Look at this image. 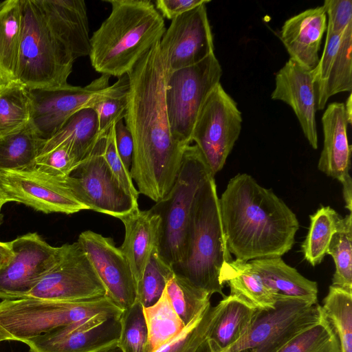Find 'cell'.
<instances>
[{
    "mask_svg": "<svg viewBox=\"0 0 352 352\" xmlns=\"http://www.w3.org/2000/svg\"><path fill=\"white\" fill-rule=\"evenodd\" d=\"M129 80L124 118L133 142L130 175L139 194L155 203L171 189L188 146L170 131L165 102L166 64L160 41L126 74Z\"/></svg>",
    "mask_w": 352,
    "mask_h": 352,
    "instance_id": "1",
    "label": "cell"
},
{
    "mask_svg": "<svg viewBox=\"0 0 352 352\" xmlns=\"http://www.w3.org/2000/svg\"><path fill=\"white\" fill-rule=\"evenodd\" d=\"M219 204L227 245L236 259L281 257L292 248L299 228L296 215L251 175L233 177Z\"/></svg>",
    "mask_w": 352,
    "mask_h": 352,
    "instance_id": "2",
    "label": "cell"
},
{
    "mask_svg": "<svg viewBox=\"0 0 352 352\" xmlns=\"http://www.w3.org/2000/svg\"><path fill=\"white\" fill-rule=\"evenodd\" d=\"M111 10L90 38L94 69L118 78L126 74L166 32L163 16L150 0H107Z\"/></svg>",
    "mask_w": 352,
    "mask_h": 352,
    "instance_id": "3",
    "label": "cell"
},
{
    "mask_svg": "<svg viewBox=\"0 0 352 352\" xmlns=\"http://www.w3.org/2000/svg\"><path fill=\"white\" fill-rule=\"evenodd\" d=\"M232 260L225 237L214 177L199 189L191 208L186 251L184 258L172 265L174 274L210 296L223 297L219 274L224 263Z\"/></svg>",
    "mask_w": 352,
    "mask_h": 352,
    "instance_id": "4",
    "label": "cell"
},
{
    "mask_svg": "<svg viewBox=\"0 0 352 352\" xmlns=\"http://www.w3.org/2000/svg\"><path fill=\"white\" fill-rule=\"evenodd\" d=\"M123 311L107 296L80 301L35 298L0 302V342H25L34 337L94 318L120 317Z\"/></svg>",
    "mask_w": 352,
    "mask_h": 352,
    "instance_id": "5",
    "label": "cell"
},
{
    "mask_svg": "<svg viewBox=\"0 0 352 352\" xmlns=\"http://www.w3.org/2000/svg\"><path fill=\"white\" fill-rule=\"evenodd\" d=\"M22 30L15 80L28 89L68 84L75 61L47 25L36 0H21Z\"/></svg>",
    "mask_w": 352,
    "mask_h": 352,
    "instance_id": "6",
    "label": "cell"
},
{
    "mask_svg": "<svg viewBox=\"0 0 352 352\" xmlns=\"http://www.w3.org/2000/svg\"><path fill=\"white\" fill-rule=\"evenodd\" d=\"M211 176L198 147L188 145L171 189L150 208L160 218L158 254L171 267L185 256L192 204L199 189Z\"/></svg>",
    "mask_w": 352,
    "mask_h": 352,
    "instance_id": "7",
    "label": "cell"
},
{
    "mask_svg": "<svg viewBox=\"0 0 352 352\" xmlns=\"http://www.w3.org/2000/svg\"><path fill=\"white\" fill-rule=\"evenodd\" d=\"M222 68L214 53L201 62L167 73L165 102L173 138L185 146L198 113L212 90L220 83Z\"/></svg>",
    "mask_w": 352,
    "mask_h": 352,
    "instance_id": "8",
    "label": "cell"
},
{
    "mask_svg": "<svg viewBox=\"0 0 352 352\" xmlns=\"http://www.w3.org/2000/svg\"><path fill=\"white\" fill-rule=\"evenodd\" d=\"M324 317L318 302L277 296L274 307L257 310L247 333L223 352H278Z\"/></svg>",
    "mask_w": 352,
    "mask_h": 352,
    "instance_id": "9",
    "label": "cell"
},
{
    "mask_svg": "<svg viewBox=\"0 0 352 352\" xmlns=\"http://www.w3.org/2000/svg\"><path fill=\"white\" fill-rule=\"evenodd\" d=\"M107 135L68 176L54 178L88 210L120 219L138 204L123 188L104 158Z\"/></svg>",
    "mask_w": 352,
    "mask_h": 352,
    "instance_id": "10",
    "label": "cell"
},
{
    "mask_svg": "<svg viewBox=\"0 0 352 352\" xmlns=\"http://www.w3.org/2000/svg\"><path fill=\"white\" fill-rule=\"evenodd\" d=\"M241 124L236 103L219 83L204 102L191 135L214 177L223 168L239 137Z\"/></svg>",
    "mask_w": 352,
    "mask_h": 352,
    "instance_id": "11",
    "label": "cell"
},
{
    "mask_svg": "<svg viewBox=\"0 0 352 352\" xmlns=\"http://www.w3.org/2000/svg\"><path fill=\"white\" fill-rule=\"evenodd\" d=\"M110 76L102 74L85 87L67 84L52 88L28 89L31 102L29 124L45 142L76 112L91 108L107 91Z\"/></svg>",
    "mask_w": 352,
    "mask_h": 352,
    "instance_id": "12",
    "label": "cell"
},
{
    "mask_svg": "<svg viewBox=\"0 0 352 352\" xmlns=\"http://www.w3.org/2000/svg\"><path fill=\"white\" fill-rule=\"evenodd\" d=\"M107 296L105 287L78 241L63 245L62 256L25 298L80 301Z\"/></svg>",
    "mask_w": 352,
    "mask_h": 352,
    "instance_id": "13",
    "label": "cell"
},
{
    "mask_svg": "<svg viewBox=\"0 0 352 352\" xmlns=\"http://www.w3.org/2000/svg\"><path fill=\"white\" fill-rule=\"evenodd\" d=\"M13 252L0 268V298H25L59 261L63 245L53 247L37 233H28L9 242Z\"/></svg>",
    "mask_w": 352,
    "mask_h": 352,
    "instance_id": "14",
    "label": "cell"
},
{
    "mask_svg": "<svg viewBox=\"0 0 352 352\" xmlns=\"http://www.w3.org/2000/svg\"><path fill=\"white\" fill-rule=\"evenodd\" d=\"M0 187L8 202L21 203L44 213L70 214L88 210L54 177L32 167L16 170L0 169Z\"/></svg>",
    "mask_w": 352,
    "mask_h": 352,
    "instance_id": "15",
    "label": "cell"
},
{
    "mask_svg": "<svg viewBox=\"0 0 352 352\" xmlns=\"http://www.w3.org/2000/svg\"><path fill=\"white\" fill-rule=\"evenodd\" d=\"M206 4L177 16L166 30L160 45L167 73L195 65L214 53Z\"/></svg>",
    "mask_w": 352,
    "mask_h": 352,
    "instance_id": "16",
    "label": "cell"
},
{
    "mask_svg": "<svg viewBox=\"0 0 352 352\" xmlns=\"http://www.w3.org/2000/svg\"><path fill=\"white\" fill-rule=\"evenodd\" d=\"M102 282L107 296L122 311L136 300V286L131 266L111 237L91 230L81 232L77 241Z\"/></svg>",
    "mask_w": 352,
    "mask_h": 352,
    "instance_id": "17",
    "label": "cell"
},
{
    "mask_svg": "<svg viewBox=\"0 0 352 352\" xmlns=\"http://www.w3.org/2000/svg\"><path fill=\"white\" fill-rule=\"evenodd\" d=\"M120 317H98L34 337L25 343L30 352H100L117 344Z\"/></svg>",
    "mask_w": 352,
    "mask_h": 352,
    "instance_id": "18",
    "label": "cell"
},
{
    "mask_svg": "<svg viewBox=\"0 0 352 352\" xmlns=\"http://www.w3.org/2000/svg\"><path fill=\"white\" fill-rule=\"evenodd\" d=\"M352 23L340 33L327 32L324 50L312 70L317 110L326 107L330 97L352 89Z\"/></svg>",
    "mask_w": 352,
    "mask_h": 352,
    "instance_id": "19",
    "label": "cell"
},
{
    "mask_svg": "<svg viewBox=\"0 0 352 352\" xmlns=\"http://www.w3.org/2000/svg\"><path fill=\"white\" fill-rule=\"evenodd\" d=\"M273 100H281L294 111L302 133L314 149L318 148L316 94L312 70L289 58L275 76Z\"/></svg>",
    "mask_w": 352,
    "mask_h": 352,
    "instance_id": "20",
    "label": "cell"
},
{
    "mask_svg": "<svg viewBox=\"0 0 352 352\" xmlns=\"http://www.w3.org/2000/svg\"><path fill=\"white\" fill-rule=\"evenodd\" d=\"M47 26L73 59L89 56V29L82 0H36Z\"/></svg>",
    "mask_w": 352,
    "mask_h": 352,
    "instance_id": "21",
    "label": "cell"
},
{
    "mask_svg": "<svg viewBox=\"0 0 352 352\" xmlns=\"http://www.w3.org/2000/svg\"><path fill=\"white\" fill-rule=\"evenodd\" d=\"M327 25L322 6L307 9L286 20L280 38L290 58L313 70L320 59L318 52Z\"/></svg>",
    "mask_w": 352,
    "mask_h": 352,
    "instance_id": "22",
    "label": "cell"
},
{
    "mask_svg": "<svg viewBox=\"0 0 352 352\" xmlns=\"http://www.w3.org/2000/svg\"><path fill=\"white\" fill-rule=\"evenodd\" d=\"M323 147L318 160L319 170L343 182L349 174L352 146L347 129L351 124L342 102H334L327 107L322 116Z\"/></svg>",
    "mask_w": 352,
    "mask_h": 352,
    "instance_id": "23",
    "label": "cell"
},
{
    "mask_svg": "<svg viewBox=\"0 0 352 352\" xmlns=\"http://www.w3.org/2000/svg\"><path fill=\"white\" fill-rule=\"evenodd\" d=\"M124 239L120 249L126 258L136 283L140 280L153 250L158 245L160 218L151 209L139 207L121 217Z\"/></svg>",
    "mask_w": 352,
    "mask_h": 352,
    "instance_id": "24",
    "label": "cell"
},
{
    "mask_svg": "<svg viewBox=\"0 0 352 352\" xmlns=\"http://www.w3.org/2000/svg\"><path fill=\"white\" fill-rule=\"evenodd\" d=\"M219 281L230 287V295L256 310L275 306L277 296L265 284L250 261L232 260L223 264Z\"/></svg>",
    "mask_w": 352,
    "mask_h": 352,
    "instance_id": "25",
    "label": "cell"
},
{
    "mask_svg": "<svg viewBox=\"0 0 352 352\" xmlns=\"http://www.w3.org/2000/svg\"><path fill=\"white\" fill-rule=\"evenodd\" d=\"M250 262L276 296L318 302L317 283L304 277L281 257L258 258Z\"/></svg>",
    "mask_w": 352,
    "mask_h": 352,
    "instance_id": "26",
    "label": "cell"
},
{
    "mask_svg": "<svg viewBox=\"0 0 352 352\" xmlns=\"http://www.w3.org/2000/svg\"><path fill=\"white\" fill-rule=\"evenodd\" d=\"M102 136L98 129L95 111L91 108L82 109L73 114L56 133L43 144L39 155L65 144L80 163L89 155Z\"/></svg>",
    "mask_w": 352,
    "mask_h": 352,
    "instance_id": "27",
    "label": "cell"
},
{
    "mask_svg": "<svg viewBox=\"0 0 352 352\" xmlns=\"http://www.w3.org/2000/svg\"><path fill=\"white\" fill-rule=\"evenodd\" d=\"M221 301V311L206 341L209 352H223L237 342L247 333L257 311L230 295Z\"/></svg>",
    "mask_w": 352,
    "mask_h": 352,
    "instance_id": "28",
    "label": "cell"
},
{
    "mask_svg": "<svg viewBox=\"0 0 352 352\" xmlns=\"http://www.w3.org/2000/svg\"><path fill=\"white\" fill-rule=\"evenodd\" d=\"M21 30V0L0 1V85L15 80Z\"/></svg>",
    "mask_w": 352,
    "mask_h": 352,
    "instance_id": "29",
    "label": "cell"
},
{
    "mask_svg": "<svg viewBox=\"0 0 352 352\" xmlns=\"http://www.w3.org/2000/svg\"><path fill=\"white\" fill-rule=\"evenodd\" d=\"M44 143L30 124L0 136V169L16 170L32 167Z\"/></svg>",
    "mask_w": 352,
    "mask_h": 352,
    "instance_id": "30",
    "label": "cell"
},
{
    "mask_svg": "<svg viewBox=\"0 0 352 352\" xmlns=\"http://www.w3.org/2000/svg\"><path fill=\"white\" fill-rule=\"evenodd\" d=\"M148 329L146 352H153L175 338L185 327L175 312L166 289L153 305L143 308Z\"/></svg>",
    "mask_w": 352,
    "mask_h": 352,
    "instance_id": "31",
    "label": "cell"
},
{
    "mask_svg": "<svg viewBox=\"0 0 352 352\" xmlns=\"http://www.w3.org/2000/svg\"><path fill=\"white\" fill-rule=\"evenodd\" d=\"M28 89L16 80L0 85V136L19 131L30 121Z\"/></svg>",
    "mask_w": 352,
    "mask_h": 352,
    "instance_id": "32",
    "label": "cell"
},
{
    "mask_svg": "<svg viewBox=\"0 0 352 352\" xmlns=\"http://www.w3.org/2000/svg\"><path fill=\"white\" fill-rule=\"evenodd\" d=\"M341 217L330 206H322L310 215V226L302 244L306 261L312 266L320 264L325 255Z\"/></svg>",
    "mask_w": 352,
    "mask_h": 352,
    "instance_id": "33",
    "label": "cell"
},
{
    "mask_svg": "<svg viewBox=\"0 0 352 352\" xmlns=\"http://www.w3.org/2000/svg\"><path fill=\"white\" fill-rule=\"evenodd\" d=\"M322 309L337 336L340 352H352V290L331 285Z\"/></svg>",
    "mask_w": 352,
    "mask_h": 352,
    "instance_id": "34",
    "label": "cell"
},
{
    "mask_svg": "<svg viewBox=\"0 0 352 352\" xmlns=\"http://www.w3.org/2000/svg\"><path fill=\"white\" fill-rule=\"evenodd\" d=\"M222 301L205 308L172 340L153 352H201L221 311Z\"/></svg>",
    "mask_w": 352,
    "mask_h": 352,
    "instance_id": "35",
    "label": "cell"
},
{
    "mask_svg": "<svg viewBox=\"0 0 352 352\" xmlns=\"http://www.w3.org/2000/svg\"><path fill=\"white\" fill-rule=\"evenodd\" d=\"M327 254L332 256L336 270L332 285L352 290V215L349 213L341 218L333 234Z\"/></svg>",
    "mask_w": 352,
    "mask_h": 352,
    "instance_id": "36",
    "label": "cell"
},
{
    "mask_svg": "<svg viewBox=\"0 0 352 352\" xmlns=\"http://www.w3.org/2000/svg\"><path fill=\"white\" fill-rule=\"evenodd\" d=\"M166 291L175 312L186 326L209 303L211 296L174 274Z\"/></svg>",
    "mask_w": 352,
    "mask_h": 352,
    "instance_id": "37",
    "label": "cell"
},
{
    "mask_svg": "<svg viewBox=\"0 0 352 352\" xmlns=\"http://www.w3.org/2000/svg\"><path fill=\"white\" fill-rule=\"evenodd\" d=\"M129 89V80L125 74L110 85L91 107L96 113L98 129L102 135H106L113 126L124 119L127 109Z\"/></svg>",
    "mask_w": 352,
    "mask_h": 352,
    "instance_id": "38",
    "label": "cell"
},
{
    "mask_svg": "<svg viewBox=\"0 0 352 352\" xmlns=\"http://www.w3.org/2000/svg\"><path fill=\"white\" fill-rule=\"evenodd\" d=\"M173 276L172 267L160 257L155 248L151 252L140 280L136 283V300L143 307L155 304Z\"/></svg>",
    "mask_w": 352,
    "mask_h": 352,
    "instance_id": "39",
    "label": "cell"
},
{
    "mask_svg": "<svg viewBox=\"0 0 352 352\" xmlns=\"http://www.w3.org/2000/svg\"><path fill=\"white\" fill-rule=\"evenodd\" d=\"M278 352H340V346L334 331L324 317L320 322L298 334Z\"/></svg>",
    "mask_w": 352,
    "mask_h": 352,
    "instance_id": "40",
    "label": "cell"
},
{
    "mask_svg": "<svg viewBox=\"0 0 352 352\" xmlns=\"http://www.w3.org/2000/svg\"><path fill=\"white\" fill-rule=\"evenodd\" d=\"M143 308L135 300L120 316L121 331L117 345L122 352H146L148 329Z\"/></svg>",
    "mask_w": 352,
    "mask_h": 352,
    "instance_id": "41",
    "label": "cell"
},
{
    "mask_svg": "<svg viewBox=\"0 0 352 352\" xmlns=\"http://www.w3.org/2000/svg\"><path fill=\"white\" fill-rule=\"evenodd\" d=\"M78 163L67 145L61 144L38 155L32 168L55 178L68 176Z\"/></svg>",
    "mask_w": 352,
    "mask_h": 352,
    "instance_id": "42",
    "label": "cell"
},
{
    "mask_svg": "<svg viewBox=\"0 0 352 352\" xmlns=\"http://www.w3.org/2000/svg\"><path fill=\"white\" fill-rule=\"evenodd\" d=\"M104 156L111 170L123 188L128 194L138 200L139 192L133 184L129 170L124 165L116 147L114 126L111 127L107 135Z\"/></svg>",
    "mask_w": 352,
    "mask_h": 352,
    "instance_id": "43",
    "label": "cell"
},
{
    "mask_svg": "<svg viewBox=\"0 0 352 352\" xmlns=\"http://www.w3.org/2000/svg\"><path fill=\"white\" fill-rule=\"evenodd\" d=\"M322 6L327 18V32L340 33L352 23V1L325 0Z\"/></svg>",
    "mask_w": 352,
    "mask_h": 352,
    "instance_id": "44",
    "label": "cell"
},
{
    "mask_svg": "<svg viewBox=\"0 0 352 352\" xmlns=\"http://www.w3.org/2000/svg\"><path fill=\"white\" fill-rule=\"evenodd\" d=\"M115 142L118 155L126 168L131 167L133 153V142L131 134L124 123L120 120L114 125Z\"/></svg>",
    "mask_w": 352,
    "mask_h": 352,
    "instance_id": "45",
    "label": "cell"
},
{
    "mask_svg": "<svg viewBox=\"0 0 352 352\" xmlns=\"http://www.w3.org/2000/svg\"><path fill=\"white\" fill-rule=\"evenodd\" d=\"M210 1V0H157L155 1V6L163 18L173 20L183 13Z\"/></svg>",
    "mask_w": 352,
    "mask_h": 352,
    "instance_id": "46",
    "label": "cell"
},
{
    "mask_svg": "<svg viewBox=\"0 0 352 352\" xmlns=\"http://www.w3.org/2000/svg\"><path fill=\"white\" fill-rule=\"evenodd\" d=\"M342 185V195L345 203V208L351 213L352 209V179L351 175L341 183Z\"/></svg>",
    "mask_w": 352,
    "mask_h": 352,
    "instance_id": "47",
    "label": "cell"
},
{
    "mask_svg": "<svg viewBox=\"0 0 352 352\" xmlns=\"http://www.w3.org/2000/svg\"><path fill=\"white\" fill-rule=\"evenodd\" d=\"M12 256L13 252L10 243L0 241V268L6 265Z\"/></svg>",
    "mask_w": 352,
    "mask_h": 352,
    "instance_id": "48",
    "label": "cell"
},
{
    "mask_svg": "<svg viewBox=\"0 0 352 352\" xmlns=\"http://www.w3.org/2000/svg\"><path fill=\"white\" fill-rule=\"evenodd\" d=\"M352 99H351V93H350L348 98L346 99V104H344V109H345V111L346 113V115L348 116V118L349 120V121L351 122L352 121V113H351V110H352V102H351Z\"/></svg>",
    "mask_w": 352,
    "mask_h": 352,
    "instance_id": "49",
    "label": "cell"
},
{
    "mask_svg": "<svg viewBox=\"0 0 352 352\" xmlns=\"http://www.w3.org/2000/svg\"><path fill=\"white\" fill-rule=\"evenodd\" d=\"M8 203V201L4 195V193L3 192L1 187H0V210L1 209L2 206ZM3 219V215L0 214V224L1 223Z\"/></svg>",
    "mask_w": 352,
    "mask_h": 352,
    "instance_id": "50",
    "label": "cell"
},
{
    "mask_svg": "<svg viewBox=\"0 0 352 352\" xmlns=\"http://www.w3.org/2000/svg\"><path fill=\"white\" fill-rule=\"evenodd\" d=\"M100 352H122L121 349L116 344Z\"/></svg>",
    "mask_w": 352,
    "mask_h": 352,
    "instance_id": "51",
    "label": "cell"
},
{
    "mask_svg": "<svg viewBox=\"0 0 352 352\" xmlns=\"http://www.w3.org/2000/svg\"><path fill=\"white\" fill-rule=\"evenodd\" d=\"M243 352H250V351H243Z\"/></svg>",
    "mask_w": 352,
    "mask_h": 352,
    "instance_id": "52",
    "label": "cell"
}]
</instances>
